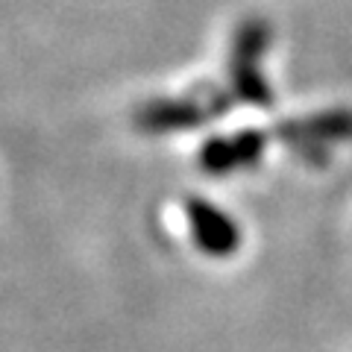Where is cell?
<instances>
[{
	"label": "cell",
	"instance_id": "obj_1",
	"mask_svg": "<svg viewBox=\"0 0 352 352\" xmlns=\"http://www.w3.org/2000/svg\"><path fill=\"white\" fill-rule=\"evenodd\" d=\"M188 217L194 226V241L203 252H208V256H229L232 250H238V244H241L238 223L229 220L220 208L200 203V200H191Z\"/></svg>",
	"mask_w": 352,
	"mask_h": 352
},
{
	"label": "cell",
	"instance_id": "obj_2",
	"mask_svg": "<svg viewBox=\"0 0 352 352\" xmlns=\"http://www.w3.org/2000/svg\"><path fill=\"white\" fill-rule=\"evenodd\" d=\"M300 132L311 141H338L352 135V115L349 112H329L317 115L311 120L300 124Z\"/></svg>",
	"mask_w": 352,
	"mask_h": 352
}]
</instances>
